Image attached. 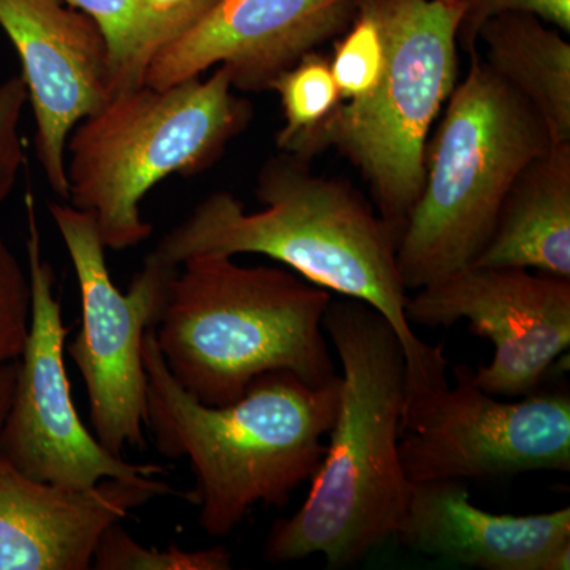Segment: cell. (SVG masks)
Instances as JSON below:
<instances>
[{
  "label": "cell",
  "instance_id": "obj_16",
  "mask_svg": "<svg viewBox=\"0 0 570 570\" xmlns=\"http://www.w3.org/2000/svg\"><path fill=\"white\" fill-rule=\"evenodd\" d=\"M472 265L515 266L570 279V142L551 146L523 168Z\"/></svg>",
  "mask_w": 570,
  "mask_h": 570
},
{
  "label": "cell",
  "instance_id": "obj_25",
  "mask_svg": "<svg viewBox=\"0 0 570 570\" xmlns=\"http://www.w3.org/2000/svg\"><path fill=\"white\" fill-rule=\"evenodd\" d=\"M151 29L154 55L197 20L213 0H140ZM151 62V61H149Z\"/></svg>",
  "mask_w": 570,
  "mask_h": 570
},
{
  "label": "cell",
  "instance_id": "obj_19",
  "mask_svg": "<svg viewBox=\"0 0 570 570\" xmlns=\"http://www.w3.org/2000/svg\"><path fill=\"white\" fill-rule=\"evenodd\" d=\"M102 29L110 48L115 94L137 88L154 56L151 29L140 0H66Z\"/></svg>",
  "mask_w": 570,
  "mask_h": 570
},
{
  "label": "cell",
  "instance_id": "obj_5",
  "mask_svg": "<svg viewBox=\"0 0 570 570\" xmlns=\"http://www.w3.org/2000/svg\"><path fill=\"white\" fill-rule=\"evenodd\" d=\"M250 119L225 67L206 80L115 94L71 130L67 200L91 214L107 249H132L153 234L141 216L149 190L171 175L204 174Z\"/></svg>",
  "mask_w": 570,
  "mask_h": 570
},
{
  "label": "cell",
  "instance_id": "obj_3",
  "mask_svg": "<svg viewBox=\"0 0 570 570\" xmlns=\"http://www.w3.org/2000/svg\"><path fill=\"white\" fill-rule=\"evenodd\" d=\"M148 423L168 459H189L198 523L212 538L232 534L257 504L285 508L324 459L341 396V374L321 387L294 373L255 379L227 406H206L165 366L153 328L142 340Z\"/></svg>",
  "mask_w": 570,
  "mask_h": 570
},
{
  "label": "cell",
  "instance_id": "obj_23",
  "mask_svg": "<svg viewBox=\"0 0 570 570\" xmlns=\"http://www.w3.org/2000/svg\"><path fill=\"white\" fill-rule=\"evenodd\" d=\"M460 6L459 22L460 50L475 51L482 26L502 13H528L546 24L553 26L562 33L570 32V0H455Z\"/></svg>",
  "mask_w": 570,
  "mask_h": 570
},
{
  "label": "cell",
  "instance_id": "obj_4",
  "mask_svg": "<svg viewBox=\"0 0 570 570\" xmlns=\"http://www.w3.org/2000/svg\"><path fill=\"white\" fill-rule=\"evenodd\" d=\"M332 299L288 269L195 255L168 285L153 332L175 381L206 406H227L266 373L313 387L340 376L322 325Z\"/></svg>",
  "mask_w": 570,
  "mask_h": 570
},
{
  "label": "cell",
  "instance_id": "obj_18",
  "mask_svg": "<svg viewBox=\"0 0 570 570\" xmlns=\"http://www.w3.org/2000/svg\"><path fill=\"white\" fill-rule=\"evenodd\" d=\"M269 91L279 96L284 115L283 129L276 135L277 149L292 156L341 104L330 59L317 50L283 71Z\"/></svg>",
  "mask_w": 570,
  "mask_h": 570
},
{
  "label": "cell",
  "instance_id": "obj_21",
  "mask_svg": "<svg viewBox=\"0 0 570 570\" xmlns=\"http://www.w3.org/2000/svg\"><path fill=\"white\" fill-rule=\"evenodd\" d=\"M232 566V553L223 546L183 550L171 543L165 550L146 549L121 521L104 532L92 560L96 570H228Z\"/></svg>",
  "mask_w": 570,
  "mask_h": 570
},
{
  "label": "cell",
  "instance_id": "obj_15",
  "mask_svg": "<svg viewBox=\"0 0 570 570\" xmlns=\"http://www.w3.org/2000/svg\"><path fill=\"white\" fill-rule=\"evenodd\" d=\"M393 539L425 557L483 570H547L570 543V509L497 515L475 508L463 480L411 483Z\"/></svg>",
  "mask_w": 570,
  "mask_h": 570
},
{
  "label": "cell",
  "instance_id": "obj_6",
  "mask_svg": "<svg viewBox=\"0 0 570 570\" xmlns=\"http://www.w3.org/2000/svg\"><path fill=\"white\" fill-rule=\"evenodd\" d=\"M469 58L428 140L425 179L397 242L401 279L414 291L474 264L512 184L553 146L534 108L478 51Z\"/></svg>",
  "mask_w": 570,
  "mask_h": 570
},
{
  "label": "cell",
  "instance_id": "obj_13",
  "mask_svg": "<svg viewBox=\"0 0 570 570\" xmlns=\"http://www.w3.org/2000/svg\"><path fill=\"white\" fill-rule=\"evenodd\" d=\"M66 0H0V28L17 50L36 119V154L52 193L69 198L67 141L115 96L102 29Z\"/></svg>",
  "mask_w": 570,
  "mask_h": 570
},
{
  "label": "cell",
  "instance_id": "obj_10",
  "mask_svg": "<svg viewBox=\"0 0 570 570\" xmlns=\"http://www.w3.org/2000/svg\"><path fill=\"white\" fill-rule=\"evenodd\" d=\"M31 186L24 194L31 324L18 358L17 382L3 425L0 455L18 471L66 489H91L105 479L157 478L164 468L129 463L108 452L81 422L66 370V341L56 276L43 258Z\"/></svg>",
  "mask_w": 570,
  "mask_h": 570
},
{
  "label": "cell",
  "instance_id": "obj_20",
  "mask_svg": "<svg viewBox=\"0 0 570 570\" xmlns=\"http://www.w3.org/2000/svg\"><path fill=\"white\" fill-rule=\"evenodd\" d=\"M328 59L341 102L363 99L376 88L387 61V45L381 21L365 0H360L355 20L337 37Z\"/></svg>",
  "mask_w": 570,
  "mask_h": 570
},
{
  "label": "cell",
  "instance_id": "obj_22",
  "mask_svg": "<svg viewBox=\"0 0 570 570\" xmlns=\"http://www.w3.org/2000/svg\"><path fill=\"white\" fill-rule=\"evenodd\" d=\"M31 324V284L0 235V366L20 358Z\"/></svg>",
  "mask_w": 570,
  "mask_h": 570
},
{
  "label": "cell",
  "instance_id": "obj_24",
  "mask_svg": "<svg viewBox=\"0 0 570 570\" xmlns=\"http://www.w3.org/2000/svg\"><path fill=\"white\" fill-rule=\"evenodd\" d=\"M28 89L21 75L0 82V206L13 193L26 163L21 137Z\"/></svg>",
  "mask_w": 570,
  "mask_h": 570
},
{
  "label": "cell",
  "instance_id": "obj_17",
  "mask_svg": "<svg viewBox=\"0 0 570 570\" xmlns=\"http://www.w3.org/2000/svg\"><path fill=\"white\" fill-rule=\"evenodd\" d=\"M487 66L534 108L553 145L570 142V43L528 13H502L479 32Z\"/></svg>",
  "mask_w": 570,
  "mask_h": 570
},
{
  "label": "cell",
  "instance_id": "obj_27",
  "mask_svg": "<svg viewBox=\"0 0 570 570\" xmlns=\"http://www.w3.org/2000/svg\"><path fill=\"white\" fill-rule=\"evenodd\" d=\"M449 2H453V0H449Z\"/></svg>",
  "mask_w": 570,
  "mask_h": 570
},
{
  "label": "cell",
  "instance_id": "obj_7",
  "mask_svg": "<svg viewBox=\"0 0 570 570\" xmlns=\"http://www.w3.org/2000/svg\"><path fill=\"white\" fill-rule=\"evenodd\" d=\"M377 14L387 61L376 88L341 102L298 159L335 148L366 179L379 216L403 232L425 179L428 137L459 82L460 6L453 0H365Z\"/></svg>",
  "mask_w": 570,
  "mask_h": 570
},
{
  "label": "cell",
  "instance_id": "obj_8",
  "mask_svg": "<svg viewBox=\"0 0 570 570\" xmlns=\"http://www.w3.org/2000/svg\"><path fill=\"white\" fill-rule=\"evenodd\" d=\"M453 377V387L445 374L406 384L397 450L409 482L570 472L569 395L497 400L464 363Z\"/></svg>",
  "mask_w": 570,
  "mask_h": 570
},
{
  "label": "cell",
  "instance_id": "obj_26",
  "mask_svg": "<svg viewBox=\"0 0 570 570\" xmlns=\"http://www.w3.org/2000/svg\"><path fill=\"white\" fill-rule=\"evenodd\" d=\"M18 360L0 366V428L9 412L11 396H13L14 382H17Z\"/></svg>",
  "mask_w": 570,
  "mask_h": 570
},
{
  "label": "cell",
  "instance_id": "obj_9",
  "mask_svg": "<svg viewBox=\"0 0 570 570\" xmlns=\"http://www.w3.org/2000/svg\"><path fill=\"white\" fill-rule=\"evenodd\" d=\"M50 213L80 285L81 330L66 351L85 381L94 434L115 455L126 448H146L148 377L142 340L159 321L179 266L151 253L122 294L112 284L107 247L91 214L70 204L50 205Z\"/></svg>",
  "mask_w": 570,
  "mask_h": 570
},
{
  "label": "cell",
  "instance_id": "obj_14",
  "mask_svg": "<svg viewBox=\"0 0 570 570\" xmlns=\"http://www.w3.org/2000/svg\"><path fill=\"white\" fill-rule=\"evenodd\" d=\"M175 493L157 478L66 489L28 478L0 455V570H88L104 532L130 510Z\"/></svg>",
  "mask_w": 570,
  "mask_h": 570
},
{
  "label": "cell",
  "instance_id": "obj_11",
  "mask_svg": "<svg viewBox=\"0 0 570 570\" xmlns=\"http://www.w3.org/2000/svg\"><path fill=\"white\" fill-rule=\"evenodd\" d=\"M409 324L450 326L468 321L491 341L494 356L475 370L494 396L532 395L570 347V279L515 266H466L419 288L406 303Z\"/></svg>",
  "mask_w": 570,
  "mask_h": 570
},
{
  "label": "cell",
  "instance_id": "obj_12",
  "mask_svg": "<svg viewBox=\"0 0 570 570\" xmlns=\"http://www.w3.org/2000/svg\"><path fill=\"white\" fill-rule=\"evenodd\" d=\"M360 0H213L153 56L142 85L170 88L225 67L236 91H269L307 52L341 36Z\"/></svg>",
  "mask_w": 570,
  "mask_h": 570
},
{
  "label": "cell",
  "instance_id": "obj_1",
  "mask_svg": "<svg viewBox=\"0 0 570 570\" xmlns=\"http://www.w3.org/2000/svg\"><path fill=\"white\" fill-rule=\"evenodd\" d=\"M255 197L262 209L250 213L230 193L208 195L153 254L174 266L195 255H265L307 283L367 303L387 318L403 344L407 384L448 371L442 346L419 340L404 313L400 232L351 183L316 175L311 163L279 153L262 165Z\"/></svg>",
  "mask_w": 570,
  "mask_h": 570
},
{
  "label": "cell",
  "instance_id": "obj_2",
  "mask_svg": "<svg viewBox=\"0 0 570 570\" xmlns=\"http://www.w3.org/2000/svg\"><path fill=\"white\" fill-rule=\"evenodd\" d=\"M322 325L343 367L340 407L309 493L294 515L276 521L265 557L321 554L340 570L393 539L406 512L411 482L397 444L407 367L395 328L367 303L333 298Z\"/></svg>",
  "mask_w": 570,
  "mask_h": 570
}]
</instances>
